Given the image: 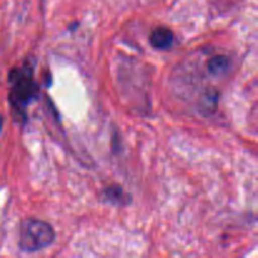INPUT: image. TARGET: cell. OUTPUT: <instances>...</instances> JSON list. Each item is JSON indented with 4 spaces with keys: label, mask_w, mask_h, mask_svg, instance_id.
Masks as SVG:
<instances>
[{
    "label": "cell",
    "mask_w": 258,
    "mask_h": 258,
    "mask_svg": "<svg viewBox=\"0 0 258 258\" xmlns=\"http://www.w3.org/2000/svg\"><path fill=\"white\" fill-rule=\"evenodd\" d=\"M54 229L47 222L28 218L20 226L19 247L23 252H35L47 248L54 242Z\"/></svg>",
    "instance_id": "obj_1"
},
{
    "label": "cell",
    "mask_w": 258,
    "mask_h": 258,
    "mask_svg": "<svg viewBox=\"0 0 258 258\" xmlns=\"http://www.w3.org/2000/svg\"><path fill=\"white\" fill-rule=\"evenodd\" d=\"M13 82V91L10 101L15 108H22L27 106L30 101L37 97L38 86L33 81L32 71L29 68L15 70L10 75Z\"/></svg>",
    "instance_id": "obj_2"
},
{
    "label": "cell",
    "mask_w": 258,
    "mask_h": 258,
    "mask_svg": "<svg viewBox=\"0 0 258 258\" xmlns=\"http://www.w3.org/2000/svg\"><path fill=\"white\" fill-rule=\"evenodd\" d=\"M174 42V34L168 28H156L150 35V43L156 49H168Z\"/></svg>",
    "instance_id": "obj_3"
},
{
    "label": "cell",
    "mask_w": 258,
    "mask_h": 258,
    "mask_svg": "<svg viewBox=\"0 0 258 258\" xmlns=\"http://www.w3.org/2000/svg\"><path fill=\"white\" fill-rule=\"evenodd\" d=\"M228 58L223 57V55H219V57H216L209 60V71L212 73H214V75H222V73H224L228 70Z\"/></svg>",
    "instance_id": "obj_4"
},
{
    "label": "cell",
    "mask_w": 258,
    "mask_h": 258,
    "mask_svg": "<svg viewBox=\"0 0 258 258\" xmlns=\"http://www.w3.org/2000/svg\"><path fill=\"white\" fill-rule=\"evenodd\" d=\"M106 197H107V199H110V201L118 203L120 199H123V191L120 186H113V188H110L106 190Z\"/></svg>",
    "instance_id": "obj_5"
},
{
    "label": "cell",
    "mask_w": 258,
    "mask_h": 258,
    "mask_svg": "<svg viewBox=\"0 0 258 258\" xmlns=\"http://www.w3.org/2000/svg\"><path fill=\"white\" fill-rule=\"evenodd\" d=\"M2 127H3V117L2 115H0V130H2Z\"/></svg>",
    "instance_id": "obj_6"
}]
</instances>
